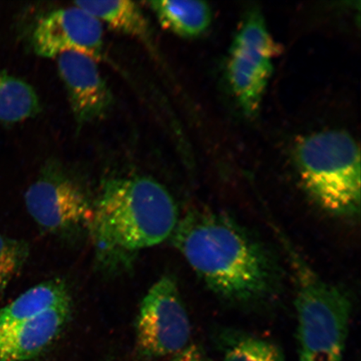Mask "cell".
<instances>
[{
    "label": "cell",
    "instance_id": "obj_1",
    "mask_svg": "<svg viewBox=\"0 0 361 361\" xmlns=\"http://www.w3.org/2000/svg\"><path fill=\"white\" fill-rule=\"evenodd\" d=\"M173 241L200 281L219 300L238 308L272 303L281 288V269L264 243L233 216L189 210Z\"/></svg>",
    "mask_w": 361,
    "mask_h": 361
},
{
    "label": "cell",
    "instance_id": "obj_2",
    "mask_svg": "<svg viewBox=\"0 0 361 361\" xmlns=\"http://www.w3.org/2000/svg\"><path fill=\"white\" fill-rule=\"evenodd\" d=\"M178 221L177 204L165 187L146 176H132L104 183L90 230L102 263L114 264L164 242Z\"/></svg>",
    "mask_w": 361,
    "mask_h": 361
},
{
    "label": "cell",
    "instance_id": "obj_3",
    "mask_svg": "<svg viewBox=\"0 0 361 361\" xmlns=\"http://www.w3.org/2000/svg\"><path fill=\"white\" fill-rule=\"evenodd\" d=\"M295 286L300 361H342L352 313L348 293L324 279L282 239Z\"/></svg>",
    "mask_w": 361,
    "mask_h": 361
},
{
    "label": "cell",
    "instance_id": "obj_4",
    "mask_svg": "<svg viewBox=\"0 0 361 361\" xmlns=\"http://www.w3.org/2000/svg\"><path fill=\"white\" fill-rule=\"evenodd\" d=\"M298 169L307 192L329 214L353 216L360 206V153L342 130L305 137L296 149Z\"/></svg>",
    "mask_w": 361,
    "mask_h": 361
},
{
    "label": "cell",
    "instance_id": "obj_5",
    "mask_svg": "<svg viewBox=\"0 0 361 361\" xmlns=\"http://www.w3.org/2000/svg\"><path fill=\"white\" fill-rule=\"evenodd\" d=\"M276 53L263 16L257 11L248 13L233 39L227 66L230 88L247 116L259 109Z\"/></svg>",
    "mask_w": 361,
    "mask_h": 361
},
{
    "label": "cell",
    "instance_id": "obj_6",
    "mask_svg": "<svg viewBox=\"0 0 361 361\" xmlns=\"http://www.w3.org/2000/svg\"><path fill=\"white\" fill-rule=\"evenodd\" d=\"M191 323L177 282L164 275L144 297L135 323V344L145 358L177 354L189 345Z\"/></svg>",
    "mask_w": 361,
    "mask_h": 361
},
{
    "label": "cell",
    "instance_id": "obj_7",
    "mask_svg": "<svg viewBox=\"0 0 361 361\" xmlns=\"http://www.w3.org/2000/svg\"><path fill=\"white\" fill-rule=\"evenodd\" d=\"M26 209L39 227L54 234L90 228L94 203L84 189L54 165H48L25 194Z\"/></svg>",
    "mask_w": 361,
    "mask_h": 361
},
{
    "label": "cell",
    "instance_id": "obj_8",
    "mask_svg": "<svg viewBox=\"0 0 361 361\" xmlns=\"http://www.w3.org/2000/svg\"><path fill=\"white\" fill-rule=\"evenodd\" d=\"M103 25L82 8H57L35 23L30 36L36 55L56 58L66 52H78L100 60L104 49Z\"/></svg>",
    "mask_w": 361,
    "mask_h": 361
},
{
    "label": "cell",
    "instance_id": "obj_9",
    "mask_svg": "<svg viewBox=\"0 0 361 361\" xmlns=\"http://www.w3.org/2000/svg\"><path fill=\"white\" fill-rule=\"evenodd\" d=\"M56 59L58 74L78 130L104 118L114 100L97 60L78 52H66Z\"/></svg>",
    "mask_w": 361,
    "mask_h": 361
},
{
    "label": "cell",
    "instance_id": "obj_10",
    "mask_svg": "<svg viewBox=\"0 0 361 361\" xmlns=\"http://www.w3.org/2000/svg\"><path fill=\"white\" fill-rule=\"evenodd\" d=\"M71 303L0 331V361L33 359L51 345L69 320Z\"/></svg>",
    "mask_w": 361,
    "mask_h": 361
},
{
    "label": "cell",
    "instance_id": "obj_11",
    "mask_svg": "<svg viewBox=\"0 0 361 361\" xmlns=\"http://www.w3.org/2000/svg\"><path fill=\"white\" fill-rule=\"evenodd\" d=\"M68 303H71L70 292L61 279L39 283L0 310V331Z\"/></svg>",
    "mask_w": 361,
    "mask_h": 361
},
{
    "label": "cell",
    "instance_id": "obj_12",
    "mask_svg": "<svg viewBox=\"0 0 361 361\" xmlns=\"http://www.w3.org/2000/svg\"><path fill=\"white\" fill-rule=\"evenodd\" d=\"M147 4L160 25L180 37H196L211 24V8L205 2L158 0Z\"/></svg>",
    "mask_w": 361,
    "mask_h": 361
},
{
    "label": "cell",
    "instance_id": "obj_13",
    "mask_svg": "<svg viewBox=\"0 0 361 361\" xmlns=\"http://www.w3.org/2000/svg\"><path fill=\"white\" fill-rule=\"evenodd\" d=\"M75 6L82 8L102 24L121 34L144 42L151 38L150 25L142 8L133 1H76Z\"/></svg>",
    "mask_w": 361,
    "mask_h": 361
},
{
    "label": "cell",
    "instance_id": "obj_14",
    "mask_svg": "<svg viewBox=\"0 0 361 361\" xmlns=\"http://www.w3.org/2000/svg\"><path fill=\"white\" fill-rule=\"evenodd\" d=\"M42 111L35 89L25 81L0 72V121L16 123L33 118Z\"/></svg>",
    "mask_w": 361,
    "mask_h": 361
},
{
    "label": "cell",
    "instance_id": "obj_15",
    "mask_svg": "<svg viewBox=\"0 0 361 361\" xmlns=\"http://www.w3.org/2000/svg\"><path fill=\"white\" fill-rule=\"evenodd\" d=\"M223 361H286L282 349L274 342L250 334L226 329L219 334Z\"/></svg>",
    "mask_w": 361,
    "mask_h": 361
},
{
    "label": "cell",
    "instance_id": "obj_16",
    "mask_svg": "<svg viewBox=\"0 0 361 361\" xmlns=\"http://www.w3.org/2000/svg\"><path fill=\"white\" fill-rule=\"evenodd\" d=\"M28 243L0 233V296L20 274L29 256Z\"/></svg>",
    "mask_w": 361,
    "mask_h": 361
},
{
    "label": "cell",
    "instance_id": "obj_17",
    "mask_svg": "<svg viewBox=\"0 0 361 361\" xmlns=\"http://www.w3.org/2000/svg\"><path fill=\"white\" fill-rule=\"evenodd\" d=\"M170 361H207V359L200 345L191 344L175 354Z\"/></svg>",
    "mask_w": 361,
    "mask_h": 361
}]
</instances>
